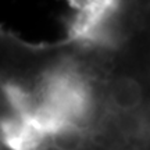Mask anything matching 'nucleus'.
Listing matches in <instances>:
<instances>
[{"label":"nucleus","instance_id":"obj_1","mask_svg":"<svg viewBox=\"0 0 150 150\" xmlns=\"http://www.w3.org/2000/svg\"><path fill=\"white\" fill-rule=\"evenodd\" d=\"M0 143L8 150H45L47 136L29 114H14L0 122Z\"/></svg>","mask_w":150,"mask_h":150},{"label":"nucleus","instance_id":"obj_2","mask_svg":"<svg viewBox=\"0 0 150 150\" xmlns=\"http://www.w3.org/2000/svg\"><path fill=\"white\" fill-rule=\"evenodd\" d=\"M145 100V89L132 75L114 78L107 89L106 108L110 115H125L140 112Z\"/></svg>","mask_w":150,"mask_h":150},{"label":"nucleus","instance_id":"obj_3","mask_svg":"<svg viewBox=\"0 0 150 150\" xmlns=\"http://www.w3.org/2000/svg\"><path fill=\"white\" fill-rule=\"evenodd\" d=\"M89 142L88 132L83 127L65 122L49 135L47 149L54 150H85Z\"/></svg>","mask_w":150,"mask_h":150},{"label":"nucleus","instance_id":"obj_4","mask_svg":"<svg viewBox=\"0 0 150 150\" xmlns=\"http://www.w3.org/2000/svg\"><path fill=\"white\" fill-rule=\"evenodd\" d=\"M4 85H6V82L1 79V76H0V99L3 97V93H4Z\"/></svg>","mask_w":150,"mask_h":150}]
</instances>
